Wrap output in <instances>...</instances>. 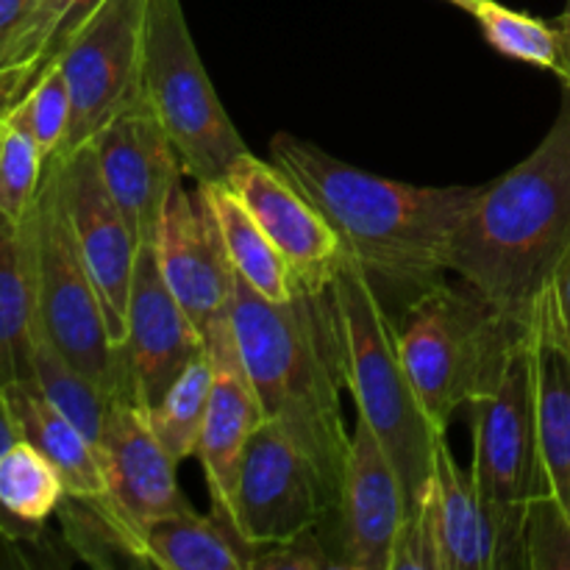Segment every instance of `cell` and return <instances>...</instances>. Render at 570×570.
Masks as SVG:
<instances>
[{"label":"cell","instance_id":"cell-3","mask_svg":"<svg viewBox=\"0 0 570 570\" xmlns=\"http://www.w3.org/2000/svg\"><path fill=\"white\" fill-rule=\"evenodd\" d=\"M232 326L265 415L287 426L337 501L351 432L340 406L343 351L328 289H298L287 304H273L237 278Z\"/></svg>","mask_w":570,"mask_h":570},{"label":"cell","instance_id":"cell-34","mask_svg":"<svg viewBox=\"0 0 570 570\" xmlns=\"http://www.w3.org/2000/svg\"><path fill=\"white\" fill-rule=\"evenodd\" d=\"M20 438L22 434H20V426H17L14 410H11L9 404V395H6V387H0V456H3ZM0 538L9 540V543H20V540H17L14 527L6 521L3 512H0Z\"/></svg>","mask_w":570,"mask_h":570},{"label":"cell","instance_id":"cell-22","mask_svg":"<svg viewBox=\"0 0 570 570\" xmlns=\"http://www.w3.org/2000/svg\"><path fill=\"white\" fill-rule=\"evenodd\" d=\"M250 551L215 515L193 507L159 518L137 543V566L159 570H248Z\"/></svg>","mask_w":570,"mask_h":570},{"label":"cell","instance_id":"cell-36","mask_svg":"<svg viewBox=\"0 0 570 570\" xmlns=\"http://www.w3.org/2000/svg\"><path fill=\"white\" fill-rule=\"evenodd\" d=\"M554 26H557V31H560V56H562L560 78H562V87H566V95L570 100V0L566 3V11H562L560 20H557Z\"/></svg>","mask_w":570,"mask_h":570},{"label":"cell","instance_id":"cell-27","mask_svg":"<svg viewBox=\"0 0 570 570\" xmlns=\"http://www.w3.org/2000/svg\"><path fill=\"white\" fill-rule=\"evenodd\" d=\"M212 393V362L209 354L198 356L176 382L170 384L159 404L148 410L150 426L161 440L167 454L181 465L184 460L198 454L200 432H204L206 406Z\"/></svg>","mask_w":570,"mask_h":570},{"label":"cell","instance_id":"cell-8","mask_svg":"<svg viewBox=\"0 0 570 570\" xmlns=\"http://www.w3.org/2000/svg\"><path fill=\"white\" fill-rule=\"evenodd\" d=\"M332 490L282 421L265 417L239 456L226 512H215L254 557L256 549L321 529L334 515ZM250 568V562H248Z\"/></svg>","mask_w":570,"mask_h":570},{"label":"cell","instance_id":"cell-23","mask_svg":"<svg viewBox=\"0 0 570 570\" xmlns=\"http://www.w3.org/2000/svg\"><path fill=\"white\" fill-rule=\"evenodd\" d=\"M198 187L204 189L206 200L215 212L223 243H226V254L239 282L273 304L293 301L298 293V284H295L287 262L282 259L276 245L267 239V234L262 232V226L250 215L248 206L239 200V195L226 181H204Z\"/></svg>","mask_w":570,"mask_h":570},{"label":"cell","instance_id":"cell-17","mask_svg":"<svg viewBox=\"0 0 570 570\" xmlns=\"http://www.w3.org/2000/svg\"><path fill=\"white\" fill-rule=\"evenodd\" d=\"M156 256L167 287L200 332L232 312L237 273L204 189L176 184L156 237Z\"/></svg>","mask_w":570,"mask_h":570},{"label":"cell","instance_id":"cell-5","mask_svg":"<svg viewBox=\"0 0 570 570\" xmlns=\"http://www.w3.org/2000/svg\"><path fill=\"white\" fill-rule=\"evenodd\" d=\"M395 334L429 417L445 432L462 406L499 387L529 323L507 315L471 284L443 278L401 309Z\"/></svg>","mask_w":570,"mask_h":570},{"label":"cell","instance_id":"cell-10","mask_svg":"<svg viewBox=\"0 0 570 570\" xmlns=\"http://www.w3.org/2000/svg\"><path fill=\"white\" fill-rule=\"evenodd\" d=\"M106 495L89 501L122 557L137 562V543L159 518L187 507L178 488V462L165 451L150 426L148 410L131 399H115L98 440Z\"/></svg>","mask_w":570,"mask_h":570},{"label":"cell","instance_id":"cell-15","mask_svg":"<svg viewBox=\"0 0 570 570\" xmlns=\"http://www.w3.org/2000/svg\"><path fill=\"white\" fill-rule=\"evenodd\" d=\"M59 161L67 217H70L83 265L104 304L111 340L120 345L126 340L128 295H131L139 243L100 178L92 142L70 154H59Z\"/></svg>","mask_w":570,"mask_h":570},{"label":"cell","instance_id":"cell-32","mask_svg":"<svg viewBox=\"0 0 570 570\" xmlns=\"http://www.w3.org/2000/svg\"><path fill=\"white\" fill-rule=\"evenodd\" d=\"M527 562L534 570H570V515L551 490L534 495L529 504Z\"/></svg>","mask_w":570,"mask_h":570},{"label":"cell","instance_id":"cell-13","mask_svg":"<svg viewBox=\"0 0 570 570\" xmlns=\"http://www.w3.org/2000/svg\"><path fill=\"white\" fill-rule=\"evenodd\" d=\"M106 189L120 206L139 245L156 243L167 200L184 165L148 100L137 98L92 139Z\"/></svg>","mask_w":570,"mask_h":570},{"label":"cell","instance_id":"cell-33","mask_svg":"<svg viewBox=\"0 0 570 570\" xmlns=\"http://www.w3.org/2000/svg\"><path fill=\"white\" fill-rule=\"evenodd\" d=\"M334 568V551L323 540L321 529H309L284 543L262 546L250 557L248 570H328Z\"/></svg>","mask_w":570,"mask_h":570},{"label":"cell","instance_id":"cell-1","mask_svg":"<svg viewBox=\"0 0 570 570\" xmlns=\"http://www.w3.org/2000/svg\"><path fill=\"white\" fill-rule=\"evenodd\" d=\"M271 156L315 200L387 309L390 301L404 309L451 273V243L479 187L390 181L293 134H276Z\"/></svg>","mask_w":570,"mask_h":570},{"label":"cell","instance_id":"cell-18","mask_svg":"<svg viewBox=\"0 0 570 570\" xmlns=\"http://www.w3.org/2000/svg\"><path fill=\"white\" fill-rule=\"evenodd\" d=\"M432 501L440 532L443 570H510L527 562V512L490 504L479 493L471 468H462L449 443H440Z\"/></svg>","mask_w":570,"mask_h":570},{"label":"cell","instance_id":"cell-11","mask_svg":"<svg viewBox=\"0 0 570 570\" xmlns=\"http://www.w3.org/2000/svg\"><path fill=\"white\" fill-rule=\"evenodd\" d=\"M473 429L471 473L490 504L527 512L534 495L549 488L540 460L534 373L529 334L512 351L499 387L468 406Z\"/></svg>","mask_w":570,"mask_h":570},{"label":"cell","instance_id":"cell-7","mask_svg":"<svg viewBox=\"0 0 570 570\" xmlns=\"http://www.w3.org/2000/svg\"><path fill=\"white\" fill-rule=\"evenodd\" d=\"M142 98L165 126L184 173L195 184L223 181L234 161L248 154L206 72L181 0H148Z\"/></svg>","mask_w":570,"mask_h":570},{"label":"cell","instance_id":"cell-19","mask_svg":"<svg viewBox=\"0 0 570 570\" xmlns=\"http://www.w3.org/2000/svg\"><path fill=\"white\" fill-rule=\"evenodd\" d=\"M206 354L212 362V393L206 406L198 460L206 473L212 512H226L237 479L239 456L250 434L265 423V406L239 356L232 312L215 321L206 332Z\"/></svg>","mask_w":570,"mask_h":570},{"label":"cell","instance_id":"cell-6","mask_svg":"<svg viewBox=\"0 0 570 570\" xmlns=\"http://www.w3.org/2000/svg\"><path fill=\"white\" fill-rule=\"evenodd\" d=\"M22 234L31 267L33 326L106 393L134 401L122 351L111 340L104 304L67 217L59 154L45 165L37 200L22 220Z\"/></svg>","mask_w":570,"mask_h":570},{"label":"cell","instance_id":"cell-20","mask_svg":"<svg viewBox=\"0 0 570 570\" xmlns=\"http://www.w3.org/2000/svg\"><path fill=\"white\" fill-rule=\"evenodd\" d=\"M540 460L551 493L570 515V332L554 284L540 293L529 317Z\"/></svg>","mask_w":570,"mask_h":570},{"label":"cell","instance_id":"cell-28","mask_svg":"<svg viewBox=\"0 0 570 570\" xmlns=\"http://www.w3.org/2000/svg\"><path fill=\"white\" fill-rule=\"evenodd\" d=\"M72 0H37L0 56V117L9 115L42 78L45 53Z\"/></svg>","mask_w":570,"mask_h":570},{"label":"cell","instance_id":"cell-21","mask_svg":"<svg viewBox=\"0 0 570 570\" xmlns=\"http://www.w3.org/2000/svg\"><path fill=\"white\" fill-rule=\"evenodd\" d=\"M6 395L14 410L22 440L37 445L53 462L56 471L65 479L67 495L81 501L104 499L106 479L98 445L70 417L61 415L28 376L11 382Z\"/></svg>","mask_w":570,"mask_h":570},{"label":"cell","instance_id":"cell-14","mask_svg":"<svg viewBox=\"0 0 570 570\" xmlns=\"http://www.w3.org/2000/svg\"><path fill=\"white\" fill-rule=\"evenodd\" d=\"M120 351L134 401L145 410H154L170 384L206 354V334L161 276L156 243L139 245Z\"/></svg>","mask_w":570,"mask_h":570},{"label":"cell","instance_id":"cell-9","mask_svg":"<svg viewBox=\"0 0 570 570\" xmlns=\"http://www.w3.org/2000/svg\"><path fill=\"white\" fill-rule=\"evenodd\" d=\"M148 0H104L56 65L70 87L72 117L61 154L92 142L115 115L142 98Z\"/></svg>","mask_w":570,"mask_h":570},{"label":"cell","instance_id":"cell-24","mask_svg":"<svg viewBox=\"0 0 570 570\" xmlns=\"http://www.w3.org/2000/svg\"><path fill=\"white\" fill-rule=\"evenodd\" d=\"M33 332L31 267L22 223L0 212V387L28 373Z\"/></svg>","mask_w":570,"mask_h":570},{"label":"cell","instance_id":"cell-16","mask_svg":"<svg viewBox=\"0 0 570 570\" xmlns=\"http://www.w3.org/2000/svg\"><path fill=\"white\" fill-rule=\"evenodd\" d=\"M404 521L406 499L399 471L371 426L356 417L334 510V568L393 570Z\"/></svg>","mask_w":570,"mask_h":570},{"label":"cell","instance_id":"cell-31","mask_svg":"<svg viewBox=\"0 0 570 570\" xmlns=\"http://www.w3.org/2000/svg\"><path fill=\"white\" fill-rule=\"evenodd\" d=\"M9 117H14V120L31 134L45 159H53L56 154H61L72 117L70 87H67V78L65 72H61V67H50V70L28 89L26 98L9 111Z\"/></svg>","mask_w":570,"mask_h":570},{"label":"cell","instance_id":"cell-29","mask_svg":"<svg viewBox=\"0 0 570 570\" xmlns=\"http://www.w3.org/2000/svg\"><path fill=\"white\" fill-rule=\"evenodd\" d=\"M482 28L484 39L493 45L507 59L523 61V65L551 70L560 76L562 56H560V31L554 22L538 20L523 11L507 9L499 0H479L471 9Z\"/></svg>","mask_w":570,"mask_h":570},{"label":"cell","instance_id":"cell-2","mask_svg":"<svg viewBox=\"0 0 570 570\" xmlns=\"http://www.w3.org/2000/svg\"><path fill=\"white\" fill-rule=\"evenodd\" d=\"M570 254V100L543 142L479 187L454 234L449 271L529 323Z\"/></svg>","mask_w":570,"mask_h":570},{"label":"cell","instance_id":"cell-35","mask_svg":"<svg viewBox=\"0 0 570 570\" xmlns=\"http://www.w3.org/2000/svg\"><path fill=\"white\" fill-rule=\"evenodd\" d=\"M33 3L37 0H0V56H3L6 45L17 33V28L22 26L28 11L33 9Z\"/></svg>","mask_w":570,"mask_h":570},{"label":"cell","instance_id":"cell-26","mask_svg":"<svg viewBox=\"0 0 570 570\" xmlns=\"http://www.w3.org/2000/svg\"><path fill=\"white\" fill-rule=\"evenodd\" d=\"M28 379L42 390L45 399L65 417H70L95 445L104 434L106 415H109L115 395L106 393L100 384L83 376L67 356H61L45 334L33 326L31 345H28Z\"/></svg>","mask_w":570,"mask_h":570},{"label":"cell","instance_id":"cell-30","mask_svg":"<svg viewBox=\"0 0 570 570\" xmlns=\"http://www.w3.org/2000/svg\"><path fill=\"white\" fill-rule=\"evenodd\" d=\"M45 165L48 159L31 134L14 117H0V212L9 220H26L37 200Z\"/></svg>","mask_w":570,"mask_h":570},{"label":"cell","instance_id":"cell-38","mask_svg":"<svg viewBox=\"0 0 570 570\" xmlns=\"http://www.w3.org/2000/svg\"><path fill=\"white\" fill-rule=\"evenodd\" d=\"M445 3H454V6H460V9H465L468 14H471V9H473V6L479 3V0H445Z\"/></svg>","mask_w":570,"mask_h":570},{"label":"cell","instance_id":"cell-25","mask_svg":"<svg viewBox=\"0 0 570 570\" xmlns=\"http://www.w3.org/2000/svg\"><path fill=\"white\" fill-rule=\"evenodd\" d=\"M65 499V479L37 445L20 438L0 456V512L20 543L37 540Z\"/></svg>","mask_w":570,"mask_h":570},{"label":"cell","instance_id":"cell-12","mask_svg":"<svg viewBox=\"0 0 570 570\" xmlns=\"http://www.w3.org/2000/svg\"><path fill=\"white\" fill-rule=\"evenodd\" d=\"M267 234L304 293H326L345 248L315 200L276 165L239 156L223 178Z\"/></svg>","mask_w":570,"mask_h":570},{"label":"cell","instance_id":"cell-37","mask_svg":"<svg viewBox=\"0 0 570 570\" xmlns=\"http://www.w3.org/2000/svg\"><path fill=\"white\" fill-rule=\"evenodd\" d=\"M554 287H557V295H560V304H562V312H566V323H568V332H570V254H568V259L562 262L560 273H557Z\"/></svg>","mask_w":570,"mask_h":570},{"label":"cell","instance_id":"cell-4","mask_svg":"<svg viewBox=\"0 0 570 570\" xmlns=\"http://www.w3.org/2000/svg\"><path fill=\"white\" fill-rule=\"evenodd\" d=\"M328 298L337 321L345 387L354 395L356 417L371 426L399 471L410 518L421 510L432 488L445 432L434 426L406 371L393 315L348 254L328 284Z\"/></svg>","mask_w":570,"mask_h":570}]
</instances>
